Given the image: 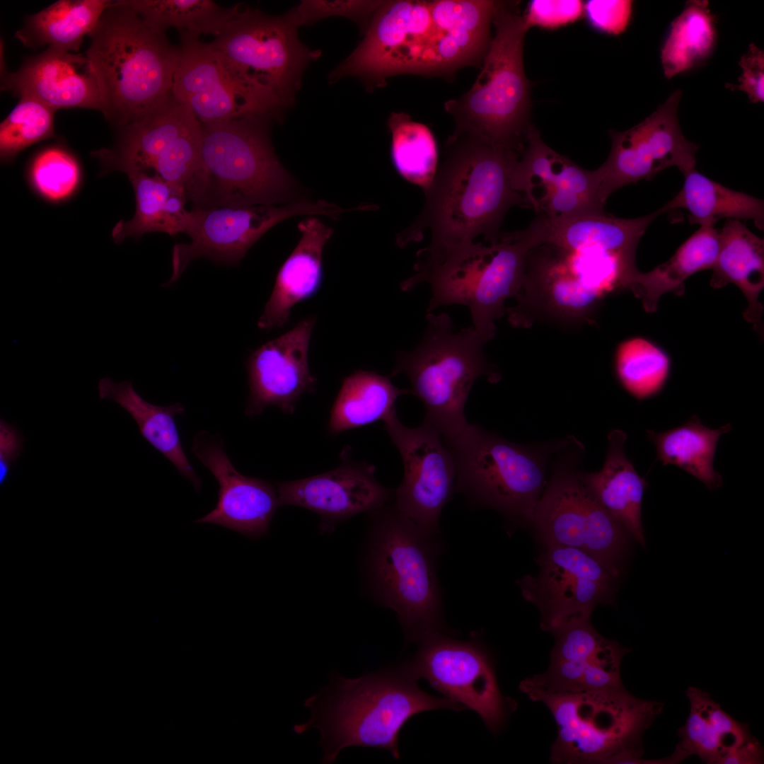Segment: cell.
Masks as SVG:
<instances>
[{
	"instance_id": "obj_28",
	"label": "cell",
	"mask_w": 764,
	"mask_h": 764,
	"mask_svg": "<svg viewBox=\"0 0 764 764\" xmlns=\"http://www.w3.org/2000/svg\"><path fill=\"white\" fill-rule=\"evenodd\" d=\"M663 207L637 218L592 212L562 219L536 214L521 233L535 246L551 245L571 252L612 251L636 255L638 243Z\"/></svg>"
},
{
	"instance_id": "obj_7",
	"label": "cell",
	"mask_w": 764,
	"mask_h": 764,
	"mask_svg": "<svg viewBox=\"0 0 764 764\" xmlns=\"http://www.w3.org/2000/svg\"><path fill=\"white\" fill-rule=\"evenodd\" d=\"M427 328L419 344L410 351H399L390 374H404L411 384L410 394L425 409L423 424L448 441L468 424L465 407L478 378L490 382L499 379L498 371L487 361L483 345L487 342L471 325L454 332L446 313L426 315Z\"/></svg>"
},
{
	"instance_id": "obj_26",
	"label": "cell",
	"mask_w": 764,
	"mask_h": 764,
	"mask_svg": "<svg viewBox=\"0 0 764 764\" xmlns=\"http://www.w3.org/2000/svg\"><path fill=\"white\" fill-rule=\"evenodd\" d=\"M495 1H429L433 30L418 74L451 76L482 64L492 37Z\"/></svg>"
},
{
	"instance_id": "obj_38",
	"label": "cell",
	"mask_w": 764,
	"mask_h": 764,
	"mask_svg": "<svg viewBox=\"0 0 764 764\" xmlns=\"http://www.w3.org/2000/svg\"><path fill=\"white\" fill-rule=\"evenodd\" d=\"M730 424L717 429L705 426L693 415L684 424L669 430L646 431L656 448V459L663 465L678 466L702 482L710 490L719 488L723 479L713 466L720 437L731 430Z\"/></svg>"
},
{
	"instance_id": "obj_51",
	"label": "cell",
	"mask_w": 764,
	"mask_h": 764,
	"mask_svg": "<svg viewBox=\"0 0 764 764\" xmlns=\"http://www.w3.org/2000/svg\"><path fill=\"white\" fill-rule=\"evenodd\" d=\"M24 439L13 425L0 420V483L8 478L16 459L19 457Z\"/></svg>"
},
{
	"instance_id": "obj_42",
	"label": "cell",
	"mask_w": 764,
	"mask_h": 764,
	"mask_svg": "<svg viewBox=\"0 0 764 764\" xmlns=\"http://www.w3.org/2000/svg\"><path fill=\"white\" fill-rule=\"evenodd\" d=\"M388 127L395 168L404 179L425 190L439 163L437 144L432 131L405 112H392Z\"/></svg>"
},
{
	"instance_id": "obj_39",
	"label": "cell",
	"mask_w": 764,
	"mask_h": 764,
	"mask_svg": "<svg viewBox=\"0 0 764 764\" xmlns=\"http://www.w3.org/2000/svg\"><path fill=\"white\" fill-rule=\"evenodd\" d=\"M390 375L358 370L346 377L332 405L328 433L344 431L383 420L395 410L397 399L410 390L393 385Z\"/></svg>"
},
{
	"instance_id": "obj_21",
	"label": "cell",
	"mask_w": 764,
	"mask_h": 764,
	"mask_svg": "<svg viewBox=\"0 0 764 764\" xmlns=\"http://www.w3.org/2000/svg\"><path fill=\"white\" fill-rule=\"evenodd\" d=\"M514 183L526 207L550 218L604 211L595 170H586L550 149L532 125L515 165Z\"/></svg>"
},
{
	"instance_id": "obj_8",
	"label": "cell",
	"mask_w": 764,
	"mask_h": 764,
	"mask_svg": "<svg viewBox=\"0 0 764 764\" xmlns=\"http://www.w3.org/2000/svg\"><path fill=\"white\" fill-rule=\"evenodd\" d=\"M273 120L201 124L202 190L194 208L275 205L292 199L294 181L271 143Z\"/></svg>"
},
{
	"instance_id": "obj_1",
	"label": "cell",
	"mask_w": 764,
	"mask_h": 764,
	"mask_svg": "<svg viewBox=\"0 0 764 764\" xmlns=\"http://www.w3.org/2000/svg\"><path fill=\"white\" fill-rule=\"evenodd\" d=\"M519 154L478 135L453 132L424 190L421 212L396 237L397 245L404 248L430 232L429 245L417 253L415 272L440 263L477 237L485 243L498 241L507 212L526 207L514 183Z\"/></svg>"
},
{
	"instance_id": "obj_10",
	"label": "cell",
	"mask_w": 764,
	"mask_h": 764,
	"mask_svg": "<svg viewBox=\"0 0 764 764\" xmlns=\"http://www.w3.org/2000/svg\"><path fill=\"white\" fill-rule=\"evenodd\" d=\"M444 443L455 460L457 492L470 503L530 523L548 484L539 452L469 423Z\"/></svg>"
},
{
	"instance_id": "obj_29",
	"label": "cell",
	"mask_w": 764,
	"mask_h": 764,
	"mask_svg": "<svg viewBox=\"0 0 764 764\" xmlns=\"http://www.w3.org/2000/svg\"><path fill=\"white\" fill-rule=\"evenodd\" d=\"M301 238L281 266L271 295L257 321L264 330L285 325L297 303L319 289L323 279V251L333 231L315 217L298 224Z\"/></svg>"
},
{
	"instance_id": "obj_41",
	"label": "cell",
	"mask_w": 764,
	"mask_h": 764,
	"mask_svg": "<svg viewBox=\"0 0 764 764\" xmlns=\"http://www.w3.org/2000/svg\"><path fill=\"white\" fill-rule=\"evenodd\" d=\"M705 1H690L671 24L661 51L668 79L689 70L706 59L716 40L714 16Z\"/></svg>"
},
{
	"instance_id": "obj_30",
	"label": "cell",
	"mask_w": 764,
	"mask_h": 764,
	"mask_svg": "<svg viewBox=\"0 0 764 764\" xmlns=\"http://www.w3.org/2000/svg\"><path fill=\"white\" fill-rule=\"evenodd\" d=\"M627 434L621 429L608 435L606 460L601 470L579 475L591 494L642 547L646 546L642 507L648 483L636 471L625 451Z\"/></svg>"
},
{
	"instance_id": "obj_52",
	"label": "cell",
	"mask_w": 764,
	"mask_h": 764,
	"mask_svg": "<svg viewBox=\"0 0 764 764\" xmlns=\"http://www.w3.org/2000/svg\"><path fill=\"white\" fill-rule=\"evenodd\" d=\"M763 761V750L753 738L728 756L722 764H758Z\"/></svg>"
},
{
	"instance_id": "obj_40",
	"label": "cell",
	"mask_w": 764,
	"mask_h": 764,
	"mask_svg": "<svg viewBox=\"0 0 764 764\" xmlns=\"http://www.w3.org/2000/svg\"><path fill=\"white\" fill-rule=\"evenodd\" d=\"M151 29L170 28L181 35L218 36L238 12L241 4L224 8L210 0H122Z\"/></svg>"
},
{
	"instance_id": "obj_43",
	"label": "cell",
	"mask_w": 764,
	"mask_h": 764,
	"mask_svg": "<svg viewBox=\"0 0 764 764\" xmlns=\"http://www.w3.org/2000/svg\"><path fill=\"white\" fill-rule=\"evenodd\" d=\"M615 366L625 390L642 400L656 395L664 388L671 363L667 354L655 345L644 338L635 337L619 345Z\"/></svg>"
},
{
	"instance_id": "obj_6",
	"label": "cell",
	"mask_w": 764,
	"mask_h": 764,
	"mask_svg": "<svg viewBox=\"0 0 764 764\" xmlns=\"http://www.w3.org/2000/svg\"><path fill=\"white\" fill-rule=\"evenodd\" d=\"M492 24L494 37L475 83L444 108L454 120L453 132L478 135L520 151L531 125V86L523 59L528 29L512 1H495Z\"/></svg>"
},
{
	"instance_id": "obj_25",
	"label": "cell",
	"mask_w": 764,
	"mask_h": 764,
	"mask_svg": "<svg viewBox=\"0 0 764 764\" xmlns=\"http://www.w3.org/2000/svg\"><path fill=\"white\" fill-rule=\"evenodd\" d=\"M221 441L207 436V432L199 433L194 439V454L212 473L219 486L216 507L196 522L217 524L250 538H259L268 532L281 506L277 487L237 471Z\"/></svg>"
},
{
	"instance_id": "obj_37",
	"label": "cell",
	"mask_w": 764,
	"mask_h": 764,
	"mask_svg": "<svg viewBox=\"0 0 764 764\" xmlns=\"http://www.w3.org/2000/svg\"><path fill=\"white\" fill-rule=\"evenodd\" d=\"M684 175V184L678 193L663 206L666 212L682 208L687 210L690 224L714 226L721 219L753 221L764 230L763 200L729 189L693 169Z\"/></svg>"
},
{
	"instance_id": "obj_14",
	"label": "cell",
	"mask_w": 764,
	"mask_h": 764,
	"mask_svg": "<svg viewBox=\"0 0 764 764\" xmlns=\"http://www.w3.org/2000/svg\"><path fill=\"white\" fill-rule=\"evenodd\" d=\"M349 211L323 200L291 202L281 207H193L185 231L190 242L174 245L173 273L163 286L174 283L195 260L206 258L224 265L238 264L266 232L285 219L303 214L334 218Z\"/></svg>"
},
{
	"instance_id": "obj_20",
	"label": "cell",
	"mask_w": 764,
	"mask_h": 764,
	"mask_svg": "<svg viewBox=\"0 0 764 764\" xmlns=\"http://www.w3.org/2000/svg\"><path fill=\"white\" fill-rule=\"evenodd\" d=\"M383 421L404 467L394 507L424 533L436 537L441 511L456 490L453 456L441 435L427 424L407 427L398 419L396 410Z\"/></svg>"
},
{
	"instance_id": "obj_27",
	"label": "cell",
	"mask_w": 764,
	"mask_h": 764,
	"mask_svg": "<svg viewBox=\"0 0 764 764\" xmlns=\"http://www.w3.org/2000/svg\"><path fill=\"white\" fill-rule=\"evenodd\" d=\"M2 72L3 91L33 98L55 111L79 108L101 112L98 81L86 54L48 47L27 59L18 71Z\"/></svg>"
},
{
	"instance_id": "obj_22",
	"label": "cell",
	"mask_w": 764,
	"mask_h": 764,
	"mask_svg": "<svg viewBox=\"0 0 764 764\" xmlns=\"http://www.w3.org/2000/svg\"><path fill=\"white\" fill-rule=\"evenodd\" d=\"M603 297L574 272L565 250L541 245L528 251L516 304L506 312L510 324L519 328L541 319L590 322Z\"/></svg>"
},
{
	"instance_id": "obj_17",
	"label": "cell",
	"mask_w": 764,
	"mask_h": 764,
	"mask_svg": "<svg viewBox=\"0 0 764 764\" xmlns=\"http://www.w3.org/2000/svg\"><path fill=\"white\" fill-rule=\"evenodd\" d=\"M432 30L429 1H384L361 42L330 80L355 77L373 90L384 86L390 76L417 74Z\"/></svg>"
},
{
	"instance_id": "obj_23",
	"label": "cell",
	"mask_w": 764,
	"mask_h": 764,
	"mask_svg": "<svg viewBox=\"0 0 764 764\" xmlns=\"http://www.w3.org/2000/svg\"><path fill=\"white\" fill-rule=\"evenodd\" d=\"M315 323V317H307L249 355L246 361L250 390L245 407L248 416H257L271 405L292 414L299 400L316 390L317 379L308 361Z\"/></svg>"
},
{
	"instance_id": "obj_50",
	"label": "cell",
	"mask_w": 764,
	"mask_h": 764,
	"mask_svg": "<svg viewBox=\"0 0 764 764\" xmlns=\"http://www.w3.org/2000/svg\"><path fill=\"white\" fill-rule=\"evenodd\" d=\"M742 74L739 78V85H731V90H739L748 95L750 100L756 103L764 100V52L751 43L748 52L739 62Z\"/></svg>"
},
{
	"instance_id": "obj_31",
	"label": "cell",
	"mask_w": 764,
	"mask_h": 764,
	"mask_svg": "<svg viewBox=\"0 0 764 764\" xmlns=\"http://www.w3.org/2000/svg\"><path fill=\"white\" fill-rule=\"evenodd\" d=\"M686 695L690 713L678 730L681 741L670 756L673 763L698 756L707 763L722 764L728 756L753 739L748 726L734 719L709 693L689 687Z\"/></svg>"
},
{
	"instance_id": "obj_2",
	"label": "cell",
	"mask_w": 764,
	"mask_h": 764,
	"mask_svg": "<svg viewBox=\"0 0 764 764\" xmlns=\"http://www.w3.org/2000/svg\"><path fill=\"white\" fill-rule=\"evenodd\" d=\"M417 680L406 661L356 678L332 671L328 685L304 701L310 719L293 730L298 734L311 729L320 731L323 764L333 763L349 746L385 749L398 759V734L410 718L429 710H466L446 696L422 691Z\"/></svg>"
},
{
	"instance_id": "obj_15",
	"label": "cell",
	"mask_w": 764,
	"mask_h": 764,
	"mask_svg": "<svg viewBox=\"0 0 764 764\" xmlns=\"http://www.w3.org/2000/svg\"><path fill=\"white\" fill-rule=\"evenodd\" d=\"M172 93L202 125L252 117L278 119L287 105L269 90L234 73L198 37L181 35Z\"/></svg>"
},
{
	"instance_id": "obj_36",
	"label": "cell",
	"mask_w": 764,
	"mask_h": 764,
	"mask_svg": "<svg viewBox=\"0 0 764 764\" xmlns=\"http://www.w3.org/2000/svg\"><path fill=\"white\" fill-rule=\"evenodd\" d=\"M112 4L110 0L57 1L29 16L15 37L29 48L48 45L76 52Z\"/></svg>"
},
{
	"instance_id": "obj_18",
	"label": "cell",
	"mask_w": 764,
	"mask_h": 764,
	"mask_svg": "<svg viewBox=\"0 0 764 764\" xmlns=\"http://www.w3.org/2000/svg\"><path fill=\"white\" fill-rule=\"evenodd\" d=\"M417 644L413 659L406 661L412 673L475 712L491 732L499 733L510 704L499 690L494 664L481 643L457 640L440 631Z\"/></svg>"
},
{
	"instance_id": "obj_48",
	"label": "cell",
	"mask_w": 764,
	"mask_h": 764,
	"mask_svg": "<svg viewBox=\"0 0 764 764\" xmlns=\"http://www.w3.org/2000/svg\"><path fill=\"white\" fill-rule=\"evenodd\" d=\"M584 4L578 0H533L523 18L528 30L533 26L556 28L578 20L584 13Z\"/></svg>"
},
{
	"instance_id": "obj_34",
	"label": "cell",
	"mask_w": 764,
	"mask_h": 764,
	"mask_svg": "<svg viewBox=\"0 0 764 764\" xmlns=\"http://www.w3.org/2000/svg\"><path fill=\"white\" fill-rule=\"evenodd\" d=\"M100 399H110L120 405L134 419L144 438L163 454L180 473L189 480L197 491L201 482L183 449L174 417L185 409L176 403L159 406L145 400L133 388L129 381L114 382L110 378L99 381Z\"/></svg>"
},
{
	"instance_id": "obj_45",
	"label": "cell",
	"mask_w": 764,
	"mask_h": 764,
	"mask_svg": "<svg viewBox=\"0 0 764 764\" xmlns=\"http://www.w3.org/2000/svg\"><path fill=\"white\" fill-rule=\"evenodd\" d=\"M555 644L550 661H601L620 664L629 652L618 642L610 640L593 626L591 618L565 625L551 633Z\"/></svg>"
},
{
	"instance_id": "obj_5",
	"label": "cell",
	"mask_w": 764,
	"mask_h": 764,
	"mask_svg": "<svg viewBox=\"0 0 764 764\" xmlns=\"http://www.w3.org/2000/svg\"><path fill=\"white\" fill-rule=\"evenodd\" d=\"M552 714L557 735L553 763H651L642 758V737L663 709L635 698L624 686L579 693L523 691Z\"/></svg>"
},
{
	"instance_id": "obj_33",
	"label": "cell",
	"mask_w": 764,
	"mask_h": 764,
	"mask_svg": "<svg viewBox=\"0 0 764 764\" xmlns=\"http://www.w3.org/2000/svg\"><path fill=\"white\" fill-rule=\"evenodd\" d=\"M132 185L136 209L133 217L120 220L112 231L116 244L129 237L139 238L151 232L170 236L185 233L190 211L183 188L168 183L156 174L131 172L126 174Z\"/></svg>"
},
{
	"instance_id": "obj_12",
	"label": "cell",
	"mask_w": 764,
	"mask_h": 764,
	"mask_svg": "<svg viewBox=\"0 0 764 764\" xmlns=\"http://www.w3.org/2000/svg\"><path fill=\"white\" fill-rule=\"evenodd\" d=\"M299 27L292 8L272 16L241 4L208 44L234 73L272 92L289 107L306 66L320 55L300 41Z\"/></svg>"
},
{
	"instance_id": "obj_9",
	"label": "cell",
	"mask_w": 764,
	"mask_h": 764,
	"mask_svg": "<svg viewBox=\"0 0 764 764\" xmlns=\"http://www.w3.org/2000/svg\"><path fill=\"white\" fill-rule=\"evenodd\" d=\"M533 243L519 231L501 232L494 243L473 241L440 263L415 272L400 288L410 291L429 283L427 313L441 306L463 305L470 312L475 331L486 342L496 333L495 320L505 314L506 301L519 293L526 258Z\"/></svg>"
},
{
	"instance_id": "obj_3",
	"label": "cell",
	"mask_w": 764,
	"mask_h": 764,
	"mask_svg": "<svg viewBox=\"0 0 764 764\" xmlns=\"http://www.w3.org/2000/svg\"><path fill=\"white\" fill-rule=\"evenodd\" d=\"M88 36L86 56L98 81L101 112L117 130L153 114L172 97L180 47L122 0L112 1Z\"/></svg>"
},
{
	"instance_id": "obj_16",
	"label": "cell",
	"mask_w": 764,
	"mask_h": 764,
	"mask_svg": "<svg viewBox=\"0 0 764 764\" xmlns=\"http://www.w3.org/2000/svg\"><path fill=\"white\" fill-rule=\"evenodd\" d=\"M536 575L517 581L523 597L540 613V627L552 633L589 619L598 605H613L619 576L592 555L564 545H544Z\"/></svg>"
},
{
	"instance_id": "obj_13",
	"label": "cell",
	"mask_w": 764,
	"mask_h": 764,
	"mask_svg": "<svg viewBox=\"0 0 764 764\" xmlns=\"http://www.w3.org/2000/svg\"><path fill=\"white\" fill-rule=\"evenodd\" d=\"M529 525L543 545H564L597 558L620 576L630 536L595 499L579 475L555 472L537 503Z\"/></svg>"
},
{
	"instance_id": "obj_35",
	"label": "cell",
	"mask_w": 764,
	"mask_h": 764,
	"mask_svg": "<svg viewBox=\"0 0 764 764\" xmlns=\"http://www.w3.org/2000/svg\"><path fill=\"white\" fill-rule=\"evenodd\" d=\"M719 246V231L714 226H700L667 261L647 272L639 271L630 289L642 301L646 311L654 312L663 294H683L686 279L712 268Z\"/></svg>"
},
{
	"instance_id": "obj_24",
	"label": "cell",
	"mask_w": 764,
	"mask_h": 764,
	"mask_svg": "<svg viewBox=\"0 0 764 764\" xmlns=\"http://www.w3.org/2000/svg\"><path fill=\"white\" fill-rule=\"evenodd\" d=\"M375 466L351 458L344 448L335 469L303 479L277 483L280 505L301 507L318 514L323 530L356 514L386 506L393 492L376 479Z\"/></svg>"
},
{
	"instance_id": "obj_47",
	"label": "cell",
	"mask_w": 764,
	"mask_h": 764,
	"mask_svg": "<svg viewBox=\"0 0 764 764\" xmlns=\"http://www.w3.org/2000/svg\"><path fill=\"white\" fill-rule=\"evenodd\" d=\"M384 1L304 0L293 9L300 26L308 25L332 16L349 18L366 32L370 21Z\"/></svg>"
},
{
	"instance_id": "obj_19",
	"label": "cell",
	"mask_w": 764,
	"mask_h": 764,
	"mask_svg": "<svg viewBox=\"0 0 764 764\" xmlns=\"http://www.w3.org/2000/svg\"><path fill=\"white\" fill-rule=\"evenodd\" d=\"M681 95V90L674 91L656 111L633 127L609 132L610 154L595 170L605 204L618 189L649 180L666 168L674 166L683 174L695 169L699 146L684 137L677 116Z\"/></svg>"
},
{
	"instance_id": "obj_49",
	"label": "cell",
	"mask_w": 764,
	"mask_h": 764,
	"mask_svg": "<svg viewBox=\"0 0 764 764\" xmlns=\"http://www.w3.org/2000/svg\"><path fill=\"white\" fill-rule=\"evenodd\" d=\"M631 1L591 0L584 4V14L595 30L608 34L623 32L632 13Z\"/></svg>"
},
{
	"instance_id": "obj_32",
	"label": "cell",
	"mask_w": 764,
	"mask_h": 764,
	"mask_svg": "<svg viewBox=\"0 0 764 764\" xmlns=\"http://www.w3.org/2000/svg\"><path fill=\"white\" fill-rule=\"evenodd\" d=\"M719 246L710 285L719 289L736 285L748 301L746 321L763 332V308L758 301L764 287V241L740 221L727 219L719 231Z\"/></svg>"
},
{
	"instance_id": "obj_46",
	"label": "cell",
	"mask_w": 764,
	"mask_h": 764,
	"mask_svg": "<svg viewBox=\"0 0 764 764\" xmlns=\"http://www.w3.org/2000/svg\"><path fill=\"white\" fill-rule=\"evenodd\" d=\"M33 186L45 199L58 202L70 197L80 180L76 158L59 147L47 148L34 158L30 170Z\"/></svg>"
},
{
	"instance_id": "obj_44",
	"label": "cell",
	"mask_w": 764,
	"mask_h": 764,
	"mask_svg": "<svg viewBox=\"0 0 764 764\" xmlns=\"http://www.w3.org/2000/svg\"><path fill=\"white\" fill-rule=\"evenodd\" d=\"M20 100L0 125L1 162L12 161L25 148L54 136L55 110L28 96Z\"/></svg>"
},
{
	"instance_id": "obj_11",
	"label": "cell",
	"mask_w": 764,
	"mask_h": 764,
	"mask_svg": "<svg viewBox=\"0 0 764 764\" xmlns=\"http://www.w3.org/2000/svg\"><path fill=\"white\" fill-rule=\"evenodd\" d=\"M202 125L191 110L172 97L159 110L118 129L112 148L92 155L103 174L154 173L183 188L193 204L202 187Z\"/></svg>"
},
{
	"instance_id": "obj_4",
	"label": "cell",
	"mask_w": 764,
	"mask_h": 764,
	"mask_svg": "<svg viewBox=\"0 0 764 764\" xmlns=\"http://www.w3.org/2000/svg\"><path fill=\"white\" fill-rule=\"evenodd\" d=\"M371 512L367 573L374 596L395 611L407 639L418 643L442 629L440 545L394 507Z\"/></svg>"
}]
</instances>
